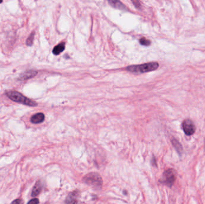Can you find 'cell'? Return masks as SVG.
<instances>
[{"label":"cell","mask_w":205,"mask_h":204,"mask_svg":"<svg viewBox=\"0 0 205 204\" xmlns=\"http://www.w3.org/2000/svg\"><path fill=\"white\" fill-rule=\"evenodd\" d=\"M158 62H149L141 65H132L128 66L126 70L130 72L135 73H144L154 71L159 68Z\"/></svg>","instance_id":"obj_1"},{"label":"cell","mask_w":205,"mask_h":204,"mask_svg":"<svg viewBox=\"0 0 205 204\" xmlns=\"http://www.w3.org/2000/svg\"><path fill=\"white\" fill-rule=\"evenodd\" d=\"M7 97L13 101L14 102H17L19 103H21L25 105L31 106V107H35L37 106L38 104L30 99L28 98L22 94L17 91H9L6 93Z\"/></svg>","instance_id":"obj_2"},{"label":"cell","mask_w":205,"mask_h":204,"mask_svg":"<svg viewBox=\"0 0 205 204\" xmlns=\"http://www.w3.org/2000/svg\"><path fill=\"white\" fill-rule=\"evenodd\" d=\"M83 180L86 184L95 188H101L103 184L102 178L96 172H91L86 174L83 178Z\"/></svg>","instance_id":"obj_3"},{"label":"cell","mask_w":205,"mask_h":204,"mask_svg":"<svg viewBox=\"0 0 205 204\" xmlns=\"http://www.w3.org/2000/svg\"><path fill=\"white\" fill-rule=\"evenodd\" d=\"M177 177L176 171L174 169H168L165 170L163 174L161 182L165 186L171 187L174 184Z\"/></svg>","instance_id":"obj_4"},{"label":"cell","mask_w":205,"mask_h":204,"mask_svg":"<svg viewBox=\"0 0 205 204\" xmlns=\"http://www.w3.org/2000/svg\"><path fill=\"white\" fill-rule=\"evenodd\" d=\"M183 131L188 136L192 135L196 131V126L194 122L190 119H185L182 124Z\"/></svg>","instance_id":"obj_5"},{"label":"cell","mask_w":205,"mask_h":204,"mask_svg":"<svg viewBox=\"0 0 205 204\" xmlns=\"http://www.w3.org/2000/svg\"><path fill=\"white\" fill-rule=\"evenodd\" d=\"M78 193L76 191L70 192L66 197L65 204H78Z\"/></svg>","instance_id":"obj_6"},{"label":"cell","mask_w":205,"mask_h":204,"mask_svg":"<svg viewBox=\"0 0 205 204\" xmlns=\"http://www.w3.org/2000/svg\"><path fill=\"white\" fill-rule=\"evenodd\" d=\"M38 73V71L35 70H28L25 72H23L20 76V80H26L28 79L33 78Z\"/></svg>","instance_id":"obj_7"},{"label":"cell","mask_w":205,"mask_h":204,"mask_svg":"<svg viewBox=\"0 0 205 204\" xmlns=\"http://www.w3.org/2000/svg\"><path fill=\"white\" fill-rule=\"evenodd\" d=\"M45 120V115L43 113L39 112L33 115L31 118V121L32 123L34 124H38L42 123Z\"/></svg>","instance_id":"obj_8"},{"label":"cell","mask_w":205,"mask_h":204,"mask_svg":"<svg viewBox=\"0 0 205 204\" xmlns=\"http://www.w3.org/2000/svg\"><path fill=\"white\" fill-rule=\"evenodd\" d=\"M172 144L173 145V147L175 148V149L176 150V151L178 152L179 154L181 155L182 151H183V148H182V145L181 144V143L176 139L173 138L172 139Z\"/></svg>","instance_id":"obj_9"},{"label":"cell","mask_w":205,"mask_h":204,"mask_svg":"<svg viewBox=\"0 0 205 204\" xmlns=\"http://www.w3.org/2000/svg\"><path fill=\"white\" fill-rule=\"evenodd\" d=\"M109 3L112 6L116 8H118L120 10H126L127 9V7L125 6V5L119 1L111 0V1H109Z\"/></svg>","instance_id":"obj_10"},{"label":"cell","mask_w":205,"mask_h":204,"mask_svg":"<svg viewBox=\"0 0 205 204\" xmlns=\"http://www.w3.org/2000/svg\"><path fill=\"white\" fill-rule=\"evenodd\" d=\"M42 189V184L40 181H38L34 186L33 191H32V196H36L40 193Z\"/></svg>","instance_id":"obj_11"},{"label":"cell","mask_w":205,"mask_h":204,"mask_svg":"<svg viewBox=\"0 0 205 204\" xmlns=\"http://www.w3.org/2000/svg\"><path fill=\"white\" fill-rule=\"evenodd\" d=\"M65 47H66L65 43H61L53 48L52 52L55 55H60L61 53L62 52L65 50Z\"/></svg>","instance_id":"obj_12"},{"label":"cell","mask_w":205,"mask_h":204,"mask_svg":"<svg viewBox=\"0 0 205 204\" xmlns=\"http://www.w3.org/2000/svg\"><path fill=\"white\" fill-rule=\"evenodd\" d=\"M34 35H35V33L34 31L32 32L31 34L30 35L28 38L27 39V44L28 46H32L33 44L34 39Z\"/></svg>","instance_id":"obj_13"},{"label":"cell","mask_w":205,"mask_h":204,"mask_svg":"<svg viewBox=\"0 0 205 204\" xmlns=\"http://www.w3.org/2000/svg\"><path fill=\"white\" fill-rule=\"evenodd\" d=\"M140 43L143 46H148L151 44V41L149 39H146V38L142 37L139 39Z\"/></svg>","instance_id":"obj_14"},{"label":"cell","mask_w":205,"mask_h":204,"mask_svg":"<svg viewBox=\"0 0 205 204\" xmlns=\"http://www.w3.org/2000/svg\"><path fill=\"white\" fill-rule=\"evenodd\" d=\"M39 204V201L37 198H34L33 199L30 200L27 204Z\"/></svg>","instance_id":"obj_15"},{"label":"cell","mask_w":205,"mask_h":204,"mask_svg":"<svg viewBox=\"0 0 205 204\" xmlns=\"http://www.w3.org/2000/svg\"><path fill=\"white\" fill-rule=\"evenodd\" d=\"M132 3L134 4V5L135 6V7L138 8H140L141 7V4L140 3V2L138 1H132Z\"/></svg>","instance_id":"obj_16"},{"label":"cell","mask_w":205,"mask_h":204,"mask_svg":"<svg viewBox=\"0 0 205 204\" xmlns=\"http://www.w3.org/2000/svg\"><path fill=\"white\" fill-rule=\"evenodd\" d=\"M11 204H22V201L20 199H16L13 201Z\"/></svg>","instance_id":"obj_17"},{"label":"cell","mask_w":205,"mask_h":204,"mask_svg":"<svg viewBox=\"0 0 205 204\" xmlns=\"http://www.w3.org/2000/svg\"><path fill=\"white\" fill-rule=\"evenodd\" d=\"M2 2H3V1H0V3H2Z\"/></svg>","instance_id":"obj_18"},{"label":"cell","mask_w":205,"mask_h":204,"mask_svg":"<svg viewBox=\"0 0 205 204\" xmlns=\"http://www.w3.org/2000/svg\"></svg>","instance_id":"obj_19"}]
</instances>
